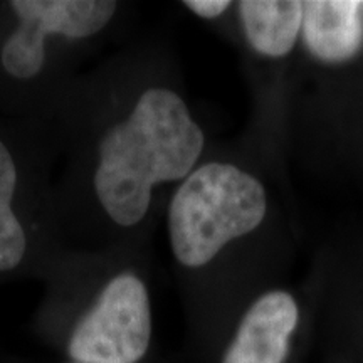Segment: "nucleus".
I'll list each match as a JSON object with an SVG mask.
<instances>
[{
    "mask_svg": "<svg viewBox=\"0 0 363 363\" xmlns=\"http://www.w3.org/2000/svg\"><path fill=\"white\" fill-rule=\"evenodd\" d=\"M202 148L203 133L185 103L169 89L145 91L128 120L99 145V202L120 225L136 224L147 214L153 185L187 177Z\"/></svg>",
    "mask_w": 363,
    "mask_h": 363,
    "instance_id": "nucleus-1",
    "label": "nucleus"
},
{
    "mask_svg": "<svg viewBox=\"0 0 363 363\" xmlns=\"http://www.w3.org/2000/svg\"><path fill=\"white\" fill-rule=\"evenodd\" d=\"M266 216V194L254 177L234 165L207 163L174 195L169 227L182 264H207L227 242L246 235Z\"/></svg>",
    "mask_w": 363,
    "mask_h": 363,
    "instance_id": "nucleus-2",
    "label": "nucleus"
},
{
    "mask_svg": "<svg viewBox=\"0 0 363 363\" xmlns=\"http://www.w3.org/2000/svg\"><path fill=\"white\" fill-rule=\"evenodd\" d=\"M150 335L147 289L136 276L121 274L76 326L69 355L81 363H136L148 350Z\"/></svg>",
    "mask_w": 363,
    "mask_h": 363,
    "instance_id": "nucleus-3",
    "label": "nucleus"
},
{
    "mask_svg": "<svg viewBox=\"0 0 363 363\" xmlns=\"http://www.w3.org/2000/svg\"><path fill=\"white\" fill-rule=\"evenodd\" d=\"M13 12L21 24L2 49V65L9 74L29 79L43 69L44 39L62 34L83 39L101 30L116 11L106 0H16Z\"/></svg>",
    "mask_w": 363,
    "mask_h": 363,
    "instance_id": "nucleus-4",
    "label": "nucleus"
},
{
    "mask_svg": "<svg viewBox=\"0 0 363 363\" xmlns=\"http://www.w3.org/2000/svg\"><path fill=\"white\" fill-rule=\"evenodd\" d=\"M296 325L298 306L288 293L264 294L242 318L222 363H284Z\"/></svg>",
    "mask_w": 363,
    "mask_h": 363,
    "instance_id": "nucleus-5",
    "label": "nucleus"
},
{
    "mask_svg": "<svg viewBox=\"0 0 363 363\" xmlns=\"http://www.w3.org/2000/svg\"><path fill=\"white\" fill-rule=\"evenodd\" d=\"M362 2L313 0L303 2V38L318 59L342 62L355 56L363 40Z\"/></svg>",
    "mask_w": 363,
    "mask_h": 363,
    "instance_id": "nucleus-6",
    "label": "nucleus"
},
{
    "mask_svg": "<svg viewBox=\"0 0 363 363\" xmlns=\"http://www.w3.org/2000/svg\"><path fill=\"white\" fill-rule=\"evenodd\" d=\"M244 30L257 52L279 57L296 43L303 22V2L246 0L239 4Z\"/></svg>",
    "mask_w": 363,
    "mask_h": 363,
    "instance_id": "nucleus-7",
    "label": "nucleus"
},
{
    "mask_svg": "<svg viewBox=\"0 0 363 363\" xmlns=\"http://www.w3.org/2000/svg\"><path fill=\"white\" fill-rule=\"evenodd\" d=\"M16 182L12 155L0 142V271L13 269L26 252V234L11 207Z\"/></svg>",
    "mask_w": 363,
    "mask_h": 363,
    "instance_id": "nucleus-8",
    "label": "nucleus"
},
{
    "mask_svg": "<svg viewBox=\"0 0 363 363\" xmlns=\"http://www.w3.org/2000/svg\"><path fill=\"white\" fill-rule=\"evenodd\" d=\"M185 6L201 17L214 19L229 7V2L227 0H189V2H185Z\"/></svg>",
    "mask_w": 363,
    "mask_h": 363,
    "instance_id": "nucleus-9",
    "label": "nucleus"
},
{
    "mask_svg": "<svg viewBox=\"0 0 363 363\" xmlns=\"http://www.w3.org/2000/svg\"><path fill=\"white\" fill-rule=\"evenodd\" d=\"M76 363H81V362H76Z\"/></svg>",
    "mask_w": 363,
    "mask_h": 363,
    "instance_id": "nucleus-10",
    "label": "nucleus"
}]
</instances>
